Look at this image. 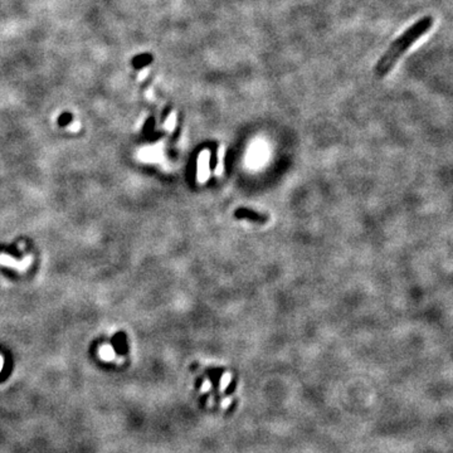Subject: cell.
I'll return each mask as SVG.
<instances>
[{
  "label": "cell",
  "mask_w": 453,
  "mask_h": 453,
  "mask_svg": "<svg viewBox=\"0 0 453 453\" xmlns=\"http://www.w3.org/2000/svg\"><path fill=\"white\" fill-rule=\"evenodd\" d=\"M433 26V19L431 17H424L419 19L413 26L409 27L404 33L398 37L394 42L389 45L388 51L384 56L379 59L375 67V72L379 77H384L389 73V70L394 67L399 57L411 47L413 43L422 37L423 34L427 33Z\"/></svg>",
  "instance_id": "obj_1"
},
{
  "label": "cell",
  "mask_w": 453,
  "mask_h": 453,
  "mask_svg": "<svg viewBox=\"0 0 453 453\" xmlns=\"http://www.w3.org/2000/svg\"><path fill=\"white\" fill-rule=\"evenodd\" d=\"M101 357L104 360H111L113 357V350L111 349L110 347H104L101 349V352H100Z\"/></svg>",
  "instance_id": "obj_2"
},
{
  "label": "cell",
  "mask_w": 453,
  "mask_h": 453,
  "mask_svg": "<svg viewBox=\"0 0 453 453\" xmlns=\"http://www.w3.org/2000/svg\"><path fill=\"white\" fill-rule=\"evenodd\" d=\"M1 369H3V357L0 356V372H1Z\"/></svg>",
  "instance_id": "obj_3"
}]
</instances>
